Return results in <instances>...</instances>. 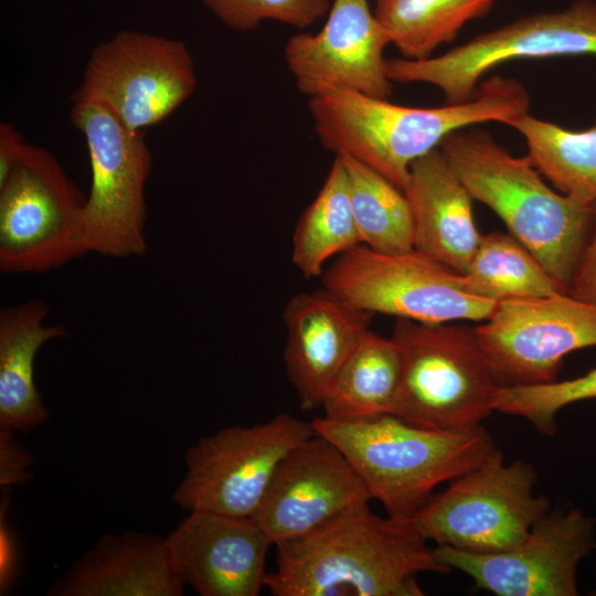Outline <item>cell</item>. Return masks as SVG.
Returning <instances> with one entry per match:
<instances>
[{
  "instance_id": "8",
  "label": "cell",
  "mask_w": 596,
  "mask_h": 596,
  "mask_svg": "<svg viewBox=\"0 0 596 596\" xmlns=\"http://www.w3.org/2000/svg\"><path fill=\"white\" fill-rule=\"evenodd\" d=\"M538 475L522 460L505 464L498 449L489 459L450 481L412 517L419 533L437 545L496 553L522 542L550 511L534 494Z\"/></svg>"
},
{
  "instance_id": "6",
  "label": "cell",
  "mask_w": 596,
  "mask_h": 596,
  "mask_svg": "<svg viewBox=\"0 0 596 596\" xmlns=\"http://www.w3.org/2000/svg\"><path fill=\"white\" fill-rule=\"evenodd\" d=\"M321 285L349 305L425 323L483 321L498 302L473 294L464 274L413 248L358 245L324 268Z\"/></svg>"
},
{
  "instance_id": "13",
  "label": "cell",
  "mask_w": 596,
  "mask_h": 596,
  "mask_svg": "<svg viewBox=\"0 0 596 596\" xmlns=\"http://www.w3.org/2000/svg\"><path fill=\"white\" fill-rule=\"evenodd\" d=\"M475 329L502 385L545 384L567 354L596 347V305L568 292L508 299Z\"/></svg>"
},
{
  "instance_id": "10",
  "label": "cell",
  "mask_w": 596,
  "mask_h": 596,
  "mask_svg": "<svg viewBox=\"0 0 596 596\" xmlns=\"http://www.w3.org/2000/svg\"><path fill=\"white\" fill-rule=\"evenodd\" d=\"M72 121L85 137L92 169L83 207L87 253L115 258L143 255L145 188L151 168L143 131L127 128L92 102L74 103Z\"/></svg>"
},
{
  "instance_id": "1",
  "label": "cell",
  "mask_w": 596,
  "mask_h": 596,
  "mask_svg": "<svg viewBox=\"0 0 596 596\" xmlns=\"http://www.w3.org/2000/svg\"><path fill=\"white\" fill-rule=\"evenodd\" d=\"M275 547L264 578L274 596H422L418 574L451 572L412 519L376 515L369 502Z\"/></svg>"
},
{
  "instance_id": "32",
  "label": "cell",
  "mask_w": 596,
  "mask_h": 596,
  "mask_svg": "<svg viewBox=\"0 0 596 596\" xmlns=\"http://www.w3.org/2000/svg\"><path fill=\"white\" fill-rule=\"evenodd\" d=\"M22 142L13 126L7 123L0 125V181L7 177Z\"/></svg>"
},
{
  "instance_id": "21",
  "label": "cell",
  "mask_w": 596,
  "mask_h": 596,
  "mask_svg": "<svg viewBox=\"0 0 596 596\" xmlns=\"http://www.w3.org/2000/svg\"><path fill=\"white\" fill-rule=\"evenodd\" d=\"M50 308L29 299L0 310V427L24 433L44 424L49 411L34 383L40 348L67 336L64 326H44Z\"/></svg>"
},
{
  "instance_id": "24",
  "label": "cell",
  "mask_w": 596,
  "mask_h": 596,
  "mask_svg": "<svg viewBox=\"0 0 596 596\" xmlns=\"http://www.w3.org/2000/svg\"><path fill=\"white\" fill-rule=\"evenodd\" d=\"M533 166L561 193L586 204H596V123L572 130L530 113L514 119Z\"/></svg>"
},
{
  "instance_id": "27",
  "label": "cell",
  "mask_w": 596,
  "mask_h": 596,
  "mask_svg": "<svg viewBox=\"0 0 596 596\" xmlns=\"http://www.w3.org/2000/svg\"><path fill=\"white\" fill-rule=\"evenodd\" d=\"M464 275L473 294L496 302L567 292L521 242L498 231L481 235Z\"/></svg>"
},
{
  "instance_id": "15",
  "label": "cell",
  "mask_w": 596,
  "mask_h": 596,
  "mask_svg": "<svg viewBox=\"0 0 596 596\" xmlns=\"http://www.w3.org/2000/svg\"><path fill=\"white\" fill-rule=\"evenodd\" d=\"M389 44L390 36L368 0H334L323 28L316 34L291 35L284 57L307 96L334 86L389 99L393 92L384 57Z\"/></svg>"
},
{
  "instance_id": "30",
  "label": "cell",
  "mask_w": 596,
  "mask_h": 596,
  "mask_svg": "<svg viewBox=\"0 0 596 596\" xmlns=\"http://www.w3.org/2000/svg\"><path fill=\"white\" fill-rule=\"evenodd\" d=\"M33 464L31 453L12 435V430H0V485H21L32 478L28 468Z\"/></svg>"
},
{
  "instance_id": "25",
  "label": "cell",
  "mask_w": 596,
  "mask_h": 596,
  "mask_svg": "<svg viewBox=\"0 0 596 596\" xmlns=\"http://www.w3.org/2000/svg\"><path fill=\"white\" fill-rule=\"evenodd\" d=\"M341 159L361 244L381 253L414 248V221L405 192L371 167L349 156Z\"/></svg>"
},
{
  "instance_id": "3",
  "label": "cell",
  "mask_w": 596,
  "mask_h": 596,
  "mask_svg": "<svg viewBox=\"0 0 596 596\" xmlns=\"http://www.w3.org/2000/svg\"><path fill=\"white\" fill-rule=\"evenodd\" d=\"M472 199L490 207L568 292L590 232L595 205L554 191L525 157L471 126L439 147Z\"/></svg>"
},
{
  "instance_id": "29",
  "label": "cell",
  "mask_w": 596,
  "mask_h": 596,
  "mask_svg": "<svg viewBox=\"0 0 596 596\" xmlns=\"http://www.w3.org/2000/svg\"><path fill=\"white\" fill-rule=\"evenodd\" d=\"M225 25L240 32L273 20L306 29L330 10V0H200Z\"/></svg>"
},
{
  "instance_id": "20",
  "label": "cell",
  "mask_w": 596,
  "mask_h": 596,
  "mask_svg": "<svg viewBox=\"0 0 596 596\" xmlns=\"http://www.w3.org/2000/svg\"><path fill=\"white\" fill-rule=\"evenodd\" d=\"M414 221V248L464 274L479 244L469 194L440 148L416 160L403 190Z\"/></svg>"
},
{
  "instance_id": "31",
  "label": "cell",
  "mask_w": 596,
  "mask_h": 596,
  "mask_svg": "<svg viewBox=\"0 0 596 596\" xmlns=\"http://www.w3.org/2000/svg\"><path fill=\"white\" fill-rule=\"evenodd\" d=\"M568 294L596 305V204L590 232L573 275Z\"/></svg>"
},
{
  "instance_id": "28",
  "label": "cell",
  "mask_w": 596,
  "mask_h": 596,
  "mask_svg": "<svg viewBox=\"0 0 596 596\" xmlns=\"http://www.w3.org/2000/svg\"><path fill=\"white\" fill-rule=\"evenodd\" d=\"M593 398H596V368L571 380L538 385H503L497 396L496 411L522 417L540 434L553 435L556 415L562 408Z\"/></svg>"
},
{
  "instance_id": "11",
  "label": "cell",
  "mask_w": 596,
  "mask_h": 596,
  "mask_svg": "<svg viewBox=\"0 0 596 596\" xmlns=\"http://www.w3.org/2000/svg\"><path fill=\"white\" fill-rule=\"evenodd\" d=\"M315 434L311 422L281 413L202 437L184 455L187 471L172 501L189 512L254 517L283 458Z\"/></svg>"
},
{
  "instance_id": "19",
  "label": "cell",
  "mask_w": 596,
  "mask_h": 596,
  "mask_svg": "<svg viewBox=\"0 0 596 596\" xmlns=\"http://www.w3.org/2000/svg\"><path fill=\"white\" fill-rule=\"evenodd\" d=\"M184 586L166 538L126 531L102 536L52 584L47 595L180 596Z\"/></svg>"
},
{
  "instance_id": "23",
  "label": "cell",
  "mask_w": 596,
  "mask_h": 596,
  "mask_svg": "<svg viewBox=\"0 0 596 596\" xmlns=\"http://www.w3.org/2000/svg\"><path fill=\"white\" fill-rule=\"evenodd\" d=\"M360 244L347 172L336 156L318 194L296 224L291 262L304 277H318L328 260Z\"/></svg>"
},
{
  "instance_id": "14",
  "label": "cell",
  "mask_w": 596,
  "mask_h": 596,
  "mask_svg": "<svg viewBox=\"0 0 596 596\" xmlns=\"http://www.w3.org/2000/svg\"><path fill=\"white\" fill-rule=\"evenodd\" d=\"M595 549V521L570 509L549 511L509 550L472 553L437 545L435 554L498 596H576L578 565Z\"/></svg>"
},
{
  "instance_id": "18",
  "label": "cell",
  "mask_w": 596,
  "mask_h": 596,
  "mask_svg": "<svg viewBox=\"0 0 596 596\" xmlns=\"http://www.w3.org/2000/svg\"><path fill=\"white\" fill-rule=\"evenodd\" d=\"M372 316L322 286L288 300L283 313L284 363L302 409L321 407L341 365L370 329Z\"/></svg>"
},
{
  "instance_id": "2",
  "label": "cell",
  "mask_w": 596,
  "mask_h": 596,
  "mask_svg": "<svg viewBox=\"0 0 596 596\" xmlns=\"http://www.w3.org/2000/svg\"><path fill=\"white\" fill-rule=\"evenodd\" d=\"M526 88L517 79L491 76L461 103L409 107L343 87L327 86L308 96L322 147L349 156L404 190L412 164L439 148L451 134L485 123L510 125L529 113Z\"/></svg>"
},
{
  "instance_id": "5",
  "label": "cell",
  "mask_w": 596,
  "mask_h": 596,
  "mask_svg": "<svg viewBox=\"0 0 596 596\" xmlns=\"http://www.w3.org/2000/svg\"><path fill=\"white\" fill-rule=\"evenodd\" d=\"M391 338L403 359L391 414L425 428L468 429L493 411L502 385L475 327L396 319Z\"/></svg>"
},
{
  "instance_id": "16",
  "label": "cell",
  "mask_w": 596,
  "mask_h": 596,
  "mask_svg": "<svg viewBox=\"0 0 596 596\" xmlns=\"http://www.w3.org/2000/svg\"><path fill=\"white\" fill-rule=\"evenodd\" d=\"M371 499L342 451L315 434L283 458L253 518L275 546Z\"/></svg>"
},
{
  "instance_id": "7",
  "label": "cell",
  "mask_w": 596,
  "mask_h": 596,
  "mask_svg": "<svg viewBox=\"0 0 596 596\" xmlns=\"http://www.w3.org/2000/svg\"><path fill=\"white\" fill-rule=\"evenodd\" d=\"M83 199L46 150L21 143L0 181V270L41 274L87 254Z\"/></svg>"
},
{
  "instance_id": "22",
  "label": "cell",
  "mask_w": 596,
  "mask_h": 596,
  "mask_svg": "<svg viewBox=\"0 0 596 596\" xmlns=\"http://www.w3.org/2000/svg\"><path fill=\"white\" fill-rule=\"evenodd\" d=\"M397 343L366 330L333 379L322 402L323 417L351 422L391 414L401 386Z\"/></svg>"
},
{
  "instance_id": "26",
  "label": "cell",
  "mask_w": 596,
  "mask_h": 596,
  "mask_svg": "<svg viewBox=\"0 0 596 596\" xmlns=\"http://www.w3.org/2000/svg\"><path fill=\"white\" fill-rule=\"evenodd\" d=\"M496 0H376L374 14L404 58L425 60Z\"/></svg>"
},
{
  "instance_id": "17",
  "label": "cell",
  "mask_w": 596,
  "mask_h": 596,
  "mask_svg": "<svg viewBox=\"0 0 596 596\" xmlns=\"http://www.w3.org/2000/svg\"><path fill=\"white\" fill-rule=\"evenodd\" d=\"M178 575L201 596H256L273 542L253 517L193 510L166 538Z\"/></svg>"
},
{
  "instance_id": "12",
  "label": "cell",
  "mask_w": 596,
  "mask_h": 596,
  "mask_svg": "<svg viewBox=\"0 0 596 596\" xmlns=\"http://www.w3.org/2000/svg\"><path fill=\"white\" fill-rule=\"evenodd\" d=\"M195 86L183 41L121 31L92 51L73 100L99 104L127 128L143 131L169 117Z\"/></svg>"
},
{
  "instance_id": "9",
  "label": "cell",
  "mask_w": 596,
  "mask_h": 596,
  "mask_svg": "<svg viewBox=\"0 0 596 596\" xmlns=\"http://www.w3.org/2000/svg\"><path fill=\"white\" fill-rule=\"evenodd\" d=\"M585 54L596 55V1L575 0L564 10L521 17L438 56L387 58L386 74L393 84H430L445 103H461L507 62Z\"/></svg>"
},
{
  "instance_id": "4",
  "label": "cell",
  "mask_w": 596,
  "mask_h": 596,
  "mask_svg": "<svg viewBox=\"0 0 596 596\" xmlns=\"http://www.w3.org/2000/svg\"><path fill=\"white\" fill-rule=\"evenodd\" d=\"M311 424L348 458L387 515L402 519H412L437 486L478 467L498 450L481 425L438 430L393 414L351 422L322 416Z\"/></svg>"
}]
</instances>
